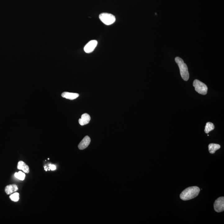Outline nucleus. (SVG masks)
I'll return each mask as SVG.
<instances>
[{
  "mask_svg": "<svg viewBox=\"0 0 224 224\" xmlns=\"http://www.w3.org/2000/svg\"><path fill=\"white\" fill-rule=\"evenodd\" d=\"M15 177L16 178L20 180L23 181L25 178V174L23 172L20 171V172H16V173H15Z\"/></svg>",
  "mask_w": 224,
  "mask_h": 224,
  "instance_id": "nucleus-14",
  "label": "nucleus"
},
{
  "mask_svg": "<svg viewBox=\"0 0 224 224\" xmlns=\"http://www.w3.org/2000/svg\"><path fill=\"white\" fill-rule=\"evenodd\" d=\"M100 20L106 25H110L115 23L116 19L113 15L108 13H101L99 15Z\"/></svg>",
  "mask_w": 224,
  "mask_h": 224,
  "instance_id": "nucleus-4",
  "label": "nucleus"
},
{
  "mask_svg": "<svg viewBox=\"0 0 224 224\" xmlns=\"http://www.w3.org/2000/svg\"><path fill=\"white\" fill-rule=\"evenodd\" d=\"M49 168H50L51 170L54 171L56 169V166L54 165L50 164L49 165Z\"/></svg>",
  "mask_w": 224,
  "mask_h": 224,
  "instance_id": "nucleus-16",
  "label": "nucleus"
},
{
  "mask_svg": "<svg viewBox=\"0 0 224 224\" xmlns=\"http://www.w3.org/2000/svg\"><path fill=\"white\" fill-rule=\"evenodd\" d=\"M220 148V145L218 144L212 143L208 145L209 152L211 154H213L215 152Z\"/></svg>",
  "mask_w": 224,
  "mask_h": 224,
  "instance_id": "nucleus-12",
  "label": "nucleus"
},
{
  "mask_svg": "<svg viewBox=\"0 0 224 224\" xmlns=\"http://www.w3.org/2000/svg\"><path fill=\"white\" fill-rule=\"evenodd\" d=\"M98 42L96 40H93L89 42L84 48V51L87 53L93 52L96 47Z\"/></svg>",
  "mask_w": 224,
  "mask_h": 224,
  "instance_id": "nucleus-6",
  "label": "nucleus"
},
{
  "mask_svg": "<svg viewBox=\"0 0 224 224\" xmlns=\"http://www.w3.org/2000/svg\"><path fill=\"white\" fill-rule=\"evenodd\" d=\"M17 168L18 169L21 170L23 171L25 173H29V167L23 161H20L18 162Z\"/></svg>",
  "mask_w": 224,
  "mask_h": 224,
  "instance_id": "nucleus-11",
  "label": "nucleus"
},
{
  "mask_svg": "<svg viewBox=\"0 0 224 224\" xmlns=\"http://www.w3.org/2000/svg\"><path fill=\"white\" fill-rule=\"evenodd\" d=\"M18 190V186L14 184L7 186L6 187L5 189V190L6 193H7V195H10V194L16 192Z\"/></svg>",
  "mask_w": 224,
  "mask_h": 224,
  "instance_id": "nucleus-8",
  "label": "nucleus"
},
{
  "mask_svg": "<svg viewBox=\"0 0 224 224\" xmlns=\"http://www.w3.org/2000/svg\"><path fill=\"white\" fill-rule=\"evenodd\" d=\"M91 117L90 115L88 114H85L82 115L81 119L78 120V122L80 125L83 126L89 123Z\"/></svg>",
  "mask_w": 224,
  "mask_h": 224,
  "instance_id": "nucleus-9",
  "label": "nucleus"
},
{
  "mask_svg": "<svg viewBox=\"0 0 224 224\" xmlns=\"http://www.w3.org/2000/svg\"><path fill=\"white\" fill-rule=\"evenodd\" d=\"M176 62L179 68L181 77L184 81H187L189 79V74L187 66L184 62L183 60L179 57L175 58Z\"/></svg>",
  "mask_w": 224,
  "mask_h": 224,
  "instance_id": "nucleus-2",
  "label": "nucleus"
},
{
  "mask_svg": "<svg viewBox=\"0 0 224 224\" xmlns=\"http://www.w3.org/2000/svg\"><path fill=\"white\" fill-rule=\"evenodd\" d=\"M214 210L216 212L220 213L224 210V197H221L215 200L214 204Z\"/></svg>",
  "mask_w": 224,
  "mask_h": 224,
  "instance_id": "nucleus-5",
  "label": "nucleus"
},
{
  "mask_svg": "<svg viewBox=\"0 0 224 224\" xmlns=\"http://www.w3.org/2000/svg\"><path fill=\"white\" fill-rule=\"evenodd\" d=\"M193 86L195 87V91L199 94L205 95L207 93V86L199 80L195 79L194 81Z\"/></svg>",
  "mask_w": 224,
  "mask_h": 224,
  "instance_id": "nucleus-3",
  "label": "nucleus"
},
{
  "mask_svg": "<svg viewBox=\"0 0 224 224\" xmlns=\"http://www.w3.org/2000/svg\"><path fill=\"white\" fill-rule=\"evenodd\" d=\"M79 95L77 93H69V92H65L61 94V96L66 99L71 100L75 99L79 96Z\"/></svg>",
  "mask_w": 224,
  "mask_h": 224,
  "instance_id": "nucleus-10",
  "label": "nucleus"
},
{
  "mask_svg": "<svg viewBox=\"0 0 224 224\" xmlns=\"http://www.w3.org/2000/svg\"><path fill=\"white\" fill-rule=\"evenodd\" d=\"M91 142V139L89 136H86L78 145V148L79 150H83L88 146Z\"/></svg>",
  "mask_w": 224,
  "mask_h": 224,
  "instance_id": "nucleus-7",
  "label": "nucleus"
},
{
  "mask_svg": "<svg viewBox=\"0 0 224 224\" xmlns=\"http://www.w3.org/2000/svg\"><path fill=\"white\" fill-rule=\"evenodd\" d=\"M215 128V126L213 123L210 122H208L206 124L205 126V130L204 131L207 134L208 133L212 131Z\"/></svg>",
  "mask_w": 224,
  "mask_h": 224,
  "instance_id": "nucleus-13",
  "label": "nucleus"
},
{
  "mask_svg": "<svg viewBox=\"0 0 224 224\" xmlns=\"http://www.w3.org/2000/svg\"><path fill=\"white\" fill-rule=\"evenodd\" d=\"M200 189L197 186H191L187 188L182 192L180 197L181 200L186 201L194 199L199 195Z\"/></svg>",
  "mask_w": 224,
  "mask_h": 224,
  "instance_id": "nucleus-1",
  "label": "nucleus"
},
{
  "mask_svg": "<svg viewBox=\"0 0 224 224\" xmlns=\"http://www.w3.org/2000/svg\"><path fill=\"white\" fill-rule=\"evenodd\" d=\"M11 200L14 202L18 201L19 200V194L18 193H14L10 196Z\"/></svg>",
  "mask_w": 224,
  "mask_h": 224,
  "instance_id": "nucleus-15",
  "label": "nucleus"
}]
</instances>
